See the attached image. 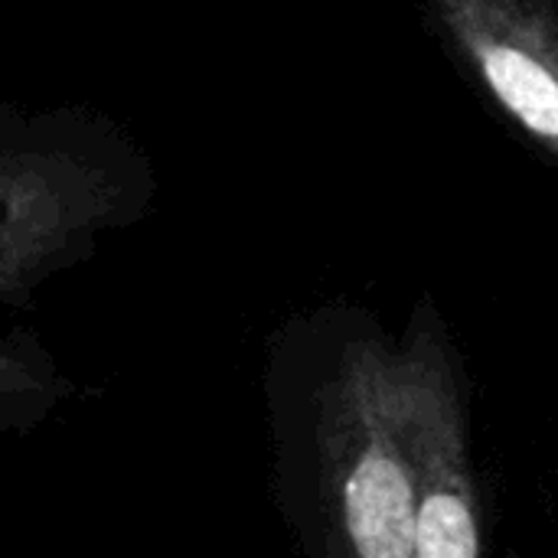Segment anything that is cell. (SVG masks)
Listing matches in <instances>:
<instances>
[{
  "instance_id": "obj_5",
  "label": "cell",
  "mask_w": 558,
  "mask_h": 558,
  "mask_svg": "<svg viewBox=\"0 0 558 558\" xmlns=\"http://www.w3.org/2000/svg\"><path fill=\"white\" fill-rule=\"evenodd\" d=\"M69 392L65 376H59L49 353L26 330H10L0 350V405L3 428H23L43 418L59 396Z\"/></svg>"
},
{
  "instance_id": "obj_3",
  "label": "cell",
  "mask_w": 558,
  "mask_h": 558,
  "mask_svg": "<svg viewBox=\"0 0 558 558\" xmlns=\"http://www.w3.org/2000/svg\"><path fill=\"white\" fill-rule=\"evenodd\" d=\"M396 392L415 471V558H487L464 363L428 294L396 337Z\"/></svg>"
},
{
  "instance_id": "obj_1",
  "label": "cell",
  "mask_w": 558,
  "mask_h": 558,
  "mask_svg": "<svg viewBox=\"0 0 558 558\" xmlns=\"http://www.w3.org/2000/svg\"><path fill=\"white\" fill-rule=\"evenodd\" d=\"M275 490L304 558H415L396 337L360 307L288 324L268 353Z\"/></svg>"
},
{
  "instance_id": "obj_4",
  "label": "cell",
  "mask_w": 558,
  "mask_h": 558,
  "mask_svg": "<svg viewBox=\"0 0 558 558\" xmlns=\"http://www.w3.org/2000/svg\"><path fill=\"white\" fill-rule=\"evenodd\" d=\"M448 56L558 170V0H425Z\"/></svg>"
},
{
  "instance_id": "obj_2",
  "label": "cell",
  "mask_w": 558,
  "mask_h": 558,
  "mask_svg": "<svg viewBox=\"0 0 558 558\" xmlns=\"http://www.w3.org/2000/svg\"><path fill=\"white\" fill-rule=\"evenodd\" d=\"M157 193L144 150L105 114L52 108L0 114V301L85 262L98 235L147 216Z\"/></svg>"
}]
</instances>
